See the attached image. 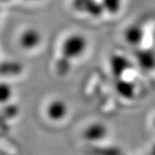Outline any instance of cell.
<instances>
[{
    "instance_id": "6",
    "label": "cell",
    "mask_w": 155,
    "mask_h": 155,
    "mask_svg": "<svg viewBox=\"0 0 155 155\" xmlns=\"http://www.w3.org/2000/svg\"><path fill=\"white\" fill-rule=\"evenodd\" d=\"M40 42H41L40 33L34 28H28L25 30L19 38L20 46L25 51H31L36 49L40 44Z\"/></svg>"
},
{
    "instance_id": "2",
    "label": "cell",
    "mask_w": 155,
    "mask_h": 155,
    "mask_svg": "<svg viewBox=\"0 0 155 155\" xmlns=\"http://www.w3.org/2000/svg\"><path fill=\"white\" fill-rule=\"evenodd\" d=\"M45 112L47 118L50 120L54 121V123H58V121L63 120L68 116V106L63 99L54 98L48 103Z\"/></svg>"
},
{
    "instance_id": "7",
    "label": "cell",
    "mask_w": 155,
    "mask_h": 155,
    "mask_svg": "<svg viewBox=\"0 0 155 155\" xmlns=\"http://www.w3.org/2000/svg\"><path fill=\"white\" fill-rule=\"evenodd\" d=\"M136 59L139 66L146 71L155 69V51L151 49H139L136 52Z\"/></svg>"
},
{
    "instance_id": "15",
    "label": "cell",
    "mask_w": 155,
    "mask_h": 155,
    "mask_svg": "<svg viewBox=\"0 0 155 155\" xmlns=\"http://www.w3.org/2000/svg\"><path fill=\"white\" fill-rule=\"evenodd\" d=\"M27 1H30V0H27Z\"/></svg>"
},
{
    "instance_id": "12",
    "label": "cell",
    "mask_w": 155,
    "mask_h": 155,
    "mask_svg": "<svg viewBox=\"0 0 155 155\" xmlns=\"http://www.w3.org/2000/svg\"><path fill=\"white\" fill-rule=\"evenodd\" d=\"M121 0H102V4L107 12L109 13H116L120 8Z\"/></svg>"
},
{
    "instance_id": "8",
    "label": "cell",
    "mask_w": 155,
    "mask_h": 155,
    "mask_svg": "<svg viewBox=\"0 0 155 155\" xmlns=\"http://www.w3.org/2000/svg\"><path fill=\"white\" fill-rule=\"evenodd\" d=\"M144 38V30L138 25H132L124 31V39L132 46H137Z\"/></svg>"
},
{
    "instance_id": "4",
    "label": "cell",
    "mask_w": 155,
    "mask_h": 155,
    "mask_svg": "<svg viewBox=\"0 0 155 155\" xmlns=\"http://www.w3.org/2000/svg\"><path fill=\"white\" fill-rule=\"evenodd\" d=\"M83 137L89 142L102 141L108 136L107 126L101 121H94L83 130Z\"/></svg>"
},
{
    "instance_id": "11",
    "label": "cell",
    "mask_w": 155,
    "mask_h": 155,
    "mask_svg": "<svg viewBox=\"0 0 155 155\" xmlns=\"http://www.w3.org/2000/svg\"><path fill=\"white\" fill-rule=\"evenodd\" d=\"M21 71V65L17 62H6L2 64V74L8 76H15Z\"/></svg>"
},
{
    "instance_id": "13",
    "label": "cell",
    "mask_w": 155,
    "mask_h": 155,
    "mask_svg": "<svg viewBox=\"0 0 155 155\" xmlns=\"http://www.w3.org/2000/svg\"><path fill=\"white\" fill-rule=\"evenodd\" d=\"M12 96V88L9 84L2 82L1 84V102L3 104L8 102Z\"/></svg>"
},
{
    "instance_id": "10",
    "label": "cell",
    "mask_w": 155,
    "mask_h": 155,
    "mask_svg": "<svg viewBox=\"0 0 155 155\" xmlns=\"http://www.w3.org/2000/svg\"><path fill=\"white\" fill-rule=\"evenodd\" d=\"M71 62L72 61L68 60V58L61 56L55 64V71H56L57 75L60 77L68 75L71 68Z\"/></svg>"
},
{
    "instance_id": "3",
    "label": "cell",
    "mask_w": 155,
    "mask_h": 155,
    "mask_svg": "<svg viewBox=\"0 0 155 155\" xmlns=\"http://www.w3.org/2000/svg\"><path fill=\"white\" fill-rule=\"evenodd\" d=\"M72 7L77 12L87 13L95 18L100 17L105 10L103 4L96 0H73Z\"/></svg>"
},
{
    "instance_id": "1",
    "label": "cell",
    "mask_w": 155,
    "mask_h": 155,
    "mask_svg": "<svg viewBox=\"0 0 155 155\" xmlns=\"http://www.w3.org/2000/svg\"><path fill=\"white\" fill-rule=\"evenodd\" d=\"M87 39L80 34H73L66 38L61 46V56L72 61L80 58L87 49Z\"/></svg>"
},
{
    "instance_id": "9",
    "label": "cell",
    "mask_w": 155,
    "mask_h": 155,
    "mask_svg": "<svg viewBox=\"0 0 155 155\" xmlns=\"http://www.w3.org/2000/svg\"><path fill=\"white\" fill-rule=\"evenodd\" d=\"M116 90L119 93L120 95L126 99H131L136 94V87L132 82L129 81H124L121 79H119L118 83L116 85Z\"/></svg>"
},
{
    "instance_id": "14",
    "label": "cell",
    "mask_w": 155,
    "mask_h": 155,
    "mask_svg": "<svg viewBox=\"0 0 155 155\" xmlns=\"http://www.w3.org/2000/svg\"><path fill=\"white\" fill-rule=\"evenodd\" d=\"M3 2H6V1H9V0H2Z\"/></svg>"
},
{
    "instance_id": "5",
    "label": "cell",
    "mask_w": 155,
    "mask_h": 155,
    "mask_svg": "<svg viewBox=\"0 0 155 155\" xmlns=\"http://www.w3.org/2000/svg\"><path fill=\"white\" fill-rule=\"evenodd\" d=\"M109 64L111 73L118 80L121 79L124 73L128 71L132 66L130 60L121 54H113L109 59Z\"/></svg>"
}]
</instances>
